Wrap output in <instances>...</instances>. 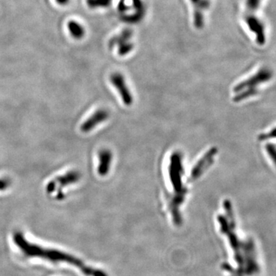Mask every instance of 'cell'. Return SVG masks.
<instances>
[{"instance_id": "obj_1", "label": "cell", "mask_w": 276, "mask_h": 276, "mask_svg": "<svg viewBox=\"0 0 276 276\" xmlns=\"http://www.w3.org/2000/svg\"><path fill=\"white\" fill-rule=\"evenodd\" d=\"M225 215L218 216L219 229L222 234L226 235L229 246L233 252V259L237 265L232 276H251L259 270V263L255 260V249L251 242L243 241L239 239L236 232V222L233 207L229 200L224 201Z\"/></svg>"}, {"instance_id": "obj_2", "label": "cell", "mask_w": 276, "mask_h": 276, "mask_svg": "<svg viewBox=\"0 0 276 276\" xmlns=\"http://www.w3.org/2000/svg\"><path fill=\"white\" fill-rule=\"evenodd\" d=\"M13 242L16 247L26 257L39 258L55 263H67L79 269V271L82 272V274L85 276H108L101 269L87 266L85 262L73 255L62 251L45 248L36 245L35 243H30L21 232H16L14 233Z\"/></svg>"}, {"instance_id": "obj_3", "label": "cell", "mask_w": 276, "mask_h": 276, "mask_svg": "<svg viewBox=\"0 0 276 276\" xmlns=\"http://www.w3.org/2000/svg\"><path fill=\"white\" fill-rule=\"evenodd\" d=\"M273 77V72L269 68H262L253 76H251L245 81L236 85L234 89L235 95L233 101L240 102L248 97H252L257 94V88L261 84L269 81Z\"/></svg>"}, {"instance_id": "obj_4", "label": "cell", "mask_w": 276, "mask_h": 276, "mask_svg": "<svg viewBox=\"0 0 276 276\" xmlns=\"http://www.w3.org/2000/svg\"><path fill=\"white\" fill-rule=\"evenodd\" d=\"M262 2V0H245L244 2V20L248 28L255 35L258 43L260 45L265 43L266 41L264 26L256 16Z\"/></svg>"}, {"instance_id": "obj_5", "label": "cell", "mask_w": 276, "mask_h": 276, "mask_svg": "<svg viewBox=\"0 0 276 276\" xmlns=\"http://www.w3.org/2000/svg\"><path fill=\"white\" fill-rule=\"evenodd\" d=\"M184 169L183 166V156L179 151H175L170 156L169 165V177L174 187V195L186 197L187 189L183 184Z\"/></svg>"}, {"instance_id": "obj_6", "label": "cell", "mask_w": 276, "mask_h": 276, "mask_svg": "<svg viewBox=\"0 0 276 276\" xmlns=\"http://www.w3.org/2000/svg\"><path fill=\"white\" fill-rule=\"evenodd\" d=\"M110 82L114 85V87L118 90V93L122 97L123 104L127 106H130L133 104L134 98L130 89L127 87L125 78L120 72H114L110 76Z\"/></svg>"}, {"instance_id": "obj_7", "label": "cell", "mask_w": 276, "mask_h": 276, "mask_svg": "<svg viewBox=\"0 0 276 276\" xmlns=\"http://www.w3.org/2000/svg\"><path fill=\"white\" fill-rule=\"evenodd\" d=\"M217 154V149L215 148L210 149L207 151L205 155L199 160L198 163H196L195 167L192 170L191 174H190V179L189 181L193 182L198 179L199 177L204 173L206 170L210 167L214 162L215 155Z\"/></svg>"}, {"instance_id": "obj_8", "label": "cell", "mask_w": 276, "mask_h": 276, "mask_svg": "<svg viewBox=\"0 0 276 276\" xmlns=\"http://www.w3.org/2000/svg\"><path fill=\"white\" fill-rule=\"evenodd\" d=\"M109 118L108 111L104 109L97 110L93 115H91L87 120L84 122L81 126V130L84 133H89L94 130L98 124L108 120Z\"/></svg>"}, {"instance_id": "obj_9", "label": "cell", "mask_w": 276, "mask_h": 276, "mask_svg": "<svg viewBox=\"0 0 276 276\" xmlns=\"http://www.w3.org/2000/svg\"><path fill=\"white\" fill-rule=\"evenodd\" d=\"M98 156V167H97V174L101 177L108 175L111 168L113 155L108 149H102L97 153Z\"/></svg>"}, {"instance_id": "obj_10", "label": "cell", "mask_w": 276, "mask_h": 276, "mask_svg": "<svg viewBox=\"0 0 276 276\" xmlns=\"http://www.w3.org/2000/svg\"><path fill=\"white\" fill-rule=\"evenodd\" d=\"M195 5L194 25L196 28L200 29L203 26V11L205 9L206 0H190Z\"/></svg>"}, {"instance_id": "obj_11", "label": "cell", "mask_w": 276, "mask_h": 276, "mask_svg": "<svg viewBox=\"0 0 276 276\" xmlns=\"http://www.w3.org/2000/svg\"><path fill=\"white\" fill-rule=\"evenodd\" d=\"M80 177L81 175L77 171H71V172L64 174V176L58 177L56 182L59 183L61 187H64L69 184H75L77 181H79Z\"/></svg>"}, {"instance_id": "obj_12", "label": "cell", "mask_w": 276, "mask_h": 276, "mask_svg": "<svg viewBox=\"0 0 276 276\" xmlns=\"http://www.w3.org/2000/svg\"><path fill=\"white\" fill-rule=\"evenodd\" d=\"M68 29L72 38H75V39H81L85 35V29L78 22L74 21V20L68 22Z\"/></svg>"}, {"instance_id": "obj_13", "label": "cell", "mask_w": 276, "mask_h": 276, "mask_svg": "<svg viewBox=\"0 0 276 276\" xmlns=\"http://www.w3.org/2000/svg\"><path fill=\"white\" fill-rule=\"evenodd\" d=\"M112 0H87L86 3L89 5V7L92 9L96 8H105L108 7L111 5Z\"/></svg>"}, {"instance_id": "obj_14", "label": "cell", "mask_w": 276, "mask_h": 276, "mask_svg": "<svg viewBox=\"0 0 276 276\" xmlns=\"http://www.w3.org/2000/svg\"><path fill=\"white\" fill-rule=\"evenodd\" d=\"M266 152L269 157L272 159L276 167V148L273 144H267L266 147Z\"/></svg>"}, {"instance_id": "obj_15", "label": "cell", "mask_w": 276, "mask_h": 276, "mask_svg": "<svg viewBox=\"0 0 276 276\" xmlns=\"http://www.w3.org/2000/svg\"><path fill=\"white\" fill-rule=\"evenodd\" d=\"M276 138V127L273 128V130H270L268 133L266 134H261L259 136V140L260 141H265V140L268 139H275Z\"/></svg>"}, {"instance_id": "obj_16", "label": "cell", "mask_w": 276, "mask_h": 276, "mask_svg": "<svg viewBox=\"0 0 276 276\" xmlns=\"http://www.w3.org/2000/svg\"><path fill=\"white\" fill-rule=\"evenodd\" d=\"M56 2L60 5H66L69 0H56Z\"/></svg>"}]
</instances>
